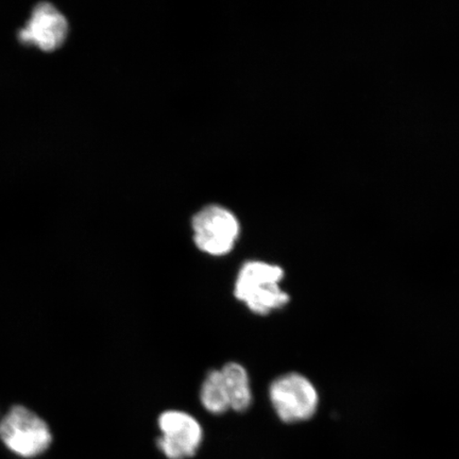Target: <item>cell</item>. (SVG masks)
<instances>
[{"mask_svg":"<svg viewBox=\"0 0 459 459\" xmlns=\"http://www.w3.org/2000/svg\"><path fill=\"white\" fill-rule=\"evenodd\" d=\"M228 390L231 411L244 412L252 404L250 378L244 366L230 361L221 369Z\"/></svg>","mask_w":459,"mask_h":459,"instance_id":"obj_7","label":"cell"},{"mask_svg":"<svg viewBox=\"0 0 459 459\" xmlns=\"http://www.w3.org/2000/svg\"><path fill=\"white\" fill-rule=\"evenodd\" d=\"M68 36V22L65 16L49 3H39L32 10L30 20L19 32L22 45L37 46L50 53L59 49Z\"/></svg>","mask_w":459,"mask_h":459,"instance_id":"obj_6","label":"cell"},{"mask_svg":"<svg viewBox=\"0 0 459 459\" xmlns=\"http://www.w3.org/2000/svg\"><path fill=\"white\" fill-rule=\"evenodd\" d=\"M157 446L168 459H189L203 446L204 432L196 418L186 411H165L158 418Z\"/></svg>","mask_w":459,"mask_h":459,"instance_id":"obj_4","label":"cell"},{"mask_svg":"<svg viewBox=\"0 0 459 459\" xmlns=\"http://www.w3.org/2000/svg\"><path fill=\"white\" fill-rule=\"evenodd\" d=\"M275 415L286 424L308 421L317 412L319 394L314 384L298 372L280 376L269 387Z\"/></svg>","mask_w":459,"mask_h":459,"instance_id":"obj_3","label":"cell"},{"mask_svg":"<svg viewBox=\"0 0 459 459\" xmlns=\"http://www.w3.org/2000/svg\"><path fill=\"white\" fill-rule=\"evenodd\" d=\"M0 440L15 455L31 459L49 449L53 434L41 417L16 405L0 420Z\"/></svg>","mask_w":459,"mask_h":459,"instance_id":"obj_2","label":"cell"},{"mask_svg":"<svg viewBox=\"0 0 459 459\" xmlns=\"http://www.w3.org/2000/svg\"><path fill=\"white\" fill-rule=\"evenodd\" d=\"M194 242L212 256L230 254L239 237V222L231 212L218 205L206 206L194 216Z\"/></svg>","mask_w":459,"mask_h":459,"instance_id":"obj_5","label":"cell"},{"mask_svg":"<svg viewBox=\"0 0 459 459\" xmlns=\"http://www.w3.org/2000/svg\"><path fill=\"white\" fill-rule=\"evenodd\" d=\"M284 277V269L275 264L246 262L235 280L234 296L255 315L266 316L279 311L290 300L281 286Z\"/></svg>","mask_w":459,"mask_h":459,"instance_id":"obj_1","label":"cell"},{"mask_svg":"<svg viewBox=\"0 0 459 459\" xmlns=\"http://www.w3.org/2000/svg\"><path fill=\"white\" fill-rule=\"evenodd\" d=\"M200 402L204 409L212 415H222L231 411L228 390L222 373L211 370L200 388Z\"/></svg>","mask_w":459,"mask_h":459,"instance_id":"obj_8","label":"cell"}]
</instances>
